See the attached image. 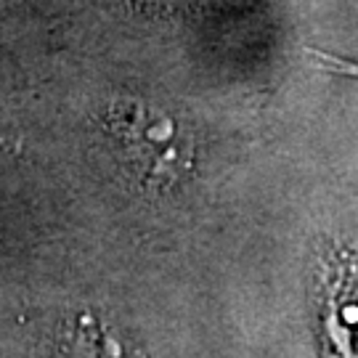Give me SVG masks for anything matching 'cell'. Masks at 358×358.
I'll return each instance as SVG.
<instances>
[{
	"label": "cell",
	"mask_w": 358,
	"mask_h": 358,
	"mask_svg": "<svg viewBox=\"0 0 358 358\" xmlns=\"http://www.w3.org/2000/svg\"><path fill=\"white\" fill-rule=\"evenodd\" d=\"M106 125L146 183L176 180L192 165V141L170 115L152 112L138 101H120L112 106Z\"/></svg>",
	"instance_id": "cell-1"
},
{
	"label": "cell",
	"mask_w": 358,
	"mask_h": 358,
	"mask_svg": "<svg viewBox=\"0 0 358 358\" xmlns=\"http://www.w3.org/2000/svg\"><path fill=\"white\" fill-rule=\"evenodd\" d=\"M321 324L329 358H358V252L334 250L324 266Z\"/></svg>",
	"instance_id": "cell-2"
},
{
	"label": "cell",
	"mask_w": 358,
	"mask_h": 358,
	"mask_svg": "<svg viewBox=\"0 0 358 358\" xmlns=\"http://www.w3.org/2000/svg\"><path fill=\"white\" fill-rule=\"evenodd\" d=\"M59 358H143L141 353L130 350L112 329H106L93 319L83 316L66 332L64 350Z\"/></svg>",
	"instance_id": "cell-3"
},
{
	"label": "cell",
	"mask_w": 358,
	"mask_h": 358,
	"mask_svg": "<svg viewBox=\"0 0 358 358\" xmlns=\"http://www.w3.org/2000/svg\"><path fill=\"white\" fill-rule=\"evenodd\" d=\"M324 64L334 66V69H340V72H348V75H356L358 77V66L350 64V62H340V59H332V56H319Z\"/></svg>",
	"instance_id": "cell-4"
}]
</instances>
